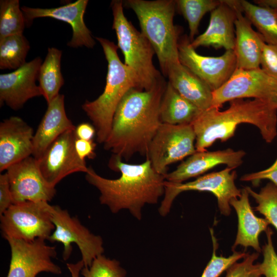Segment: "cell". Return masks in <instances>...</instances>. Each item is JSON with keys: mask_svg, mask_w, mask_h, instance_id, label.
<instances>
[{"mask_svg": "<svg viewBox=\"0 0 277 277\" xmlns=\"http://www.w3.org/2000/svg\"><path fill=\"white\" fill-rule=\"evenodd\" d=\"M167 82L162 76L149 90L130 89L116 108L104 148L129 161L138 153L146 156L162 122L161 102Z\"/></svg>", "mask_w": 277, "mask_h": 277, "instance_id": "obj_1", "label": "cell"}, {"mask_svg": "<svg viewBox=\"0 0 277 277\" xmlns=\"http://www.w3.org/2000/svg\"><path fill=\"white\" fill-rule=\"evenodd\" d=\"M108 167L121 173L116 179L103 177L88 167L85 179L100 193L99 200L113 213L127 209L136 219H142V209L146 204H156L164 195L165 176L156 172L149 160L140 164H131L112 154Z\"/></svg>", "mask_w": 277, "mask_h": 277, "instance_id": "obj_2", "label": "cell"}, {"mask_svg": "<svg viewBox=\"0 0 277 277\" xmlns=\"http://www.w3.org/2000/svg\"><path fill=\"white\" fill-rule=\"evenodd\" d=\"M224 111L211 107L202 111L191 124L195 134L196 151H207L215 141L224 142L233 137L237 126L253 125L263 140L271 143L277 135V109L263 101L238 98L230 101Z\"/></svg>", "mask_w": 277, "mask_h": 277, "instance_id": "obj_3", "label": "cell"}, {"mask_svg": "<svg viewBox=\"0 0 277 277\" xmlns=\"http://www.w3.org/2000/svg\"><path fill=\"white\" fill-rule=\"evenodd\" d=\"M95 38L102 46L108 63L106 83L102 94L93 101H86L82 107L95 127L97 142L104 144L122 99L131 88L144 89L136 73L121 61L117 46L106 38Z\"/></svg>", "mask_w": 277, "mask_h": 277, "instance_id": "obj_4", "label": "cell"}, {"mask_svg": "<svg viewBox=\"0 0 277 277\" xmlns=\"http://www.w3.org/2000/svg\"><path fill=\"white\" fill-rule=\"evenodd\" d=\"M123 6L132 9L139 21L141 32L152 46L160 68L166 76L168 68L180 63L178 42L180 30L173 24L176 9L173 0H126Z\"/></svg>", "mask_w": 277, "mask_h": 277, "instance_id": "obj_5", "label": "cell"}, {"mask_svg": "<svg viewBox=\"0 0 277 277\" xmlns=\"http://www.w3.org/2000/svg\"><path fill=\"white\" fill-rule=\"evenodd\" d=\"M112 29L115 30L117 47L123 53L124 64L138 77L144 90H149L163 76L152 62L155 52L146 36L125 16L122 1L111 3Z\"/></svg>", "mask_w": 277, "mask_h": 277, "instance_id": "obj_6", "label": "cell"}, {"mask_svg": "<svg viewBox=\"0 0 277 277\" xmlns=\"http://www.w3.org/2000/svg\"><path fill=\"white\" fill-rule=\"evenodd\" d=\"M51 207L46 201L13 204L0 216L3 237L26 242L38 238L48 240L55 228Z\"/></svg>", "mask_w": 277, "mask_h": 277, "instance_id": "obj_7", "label": "cell"}, {"mask_svg": "<svg viewBox=\"0 0 277 277\" xmlns=\"http://www.w3.org/2000/svg\"><path fill=\"white\" fill-rule=\"evenodd\" d=\"M231 168L227 167L218 172L199 176L196 180L185 183L164 182V197L159 208L161 215L166 216L170 211L175 198L186 191H207L216 197L221 213L228 216L230 214V201L241 195V190L235 184L236 174Z\"/></svg>", "mask_w": 277, "mask_h": 277, "instance_id": "obj_8", "label": "cell"}, {"mask_svg": "<svg viewBox=\"0 0 277 277\" xmlns=\"http://www.w3.org/2000/svg\"><path fill=\"white\" fill-rule=\"evenodd\" d=\"M191 124L162 123L149 146L147 159L158 173L165 175L168 166L196 152Z\"/></svg>", "mask_w": 277, "mask_h": 277, "instance_id": "obj_9", "label": "cell"}, {"mask_svg": "<svg viewBox=\"0 0 277 277\" xmlns=\"http://www.w3.org/2000/svg\"><path fill=\"white\" fill-rule=\"evenodd\" d=\"M51 212L55 228L48 241L63 245V258L65 261L72 253L71 244H76L85 267H90L93 260L104 252L102 238L92 233L77 217L71 216L67 210L57 205H51Z\"/></svg>", "mask_w": 277, "mask_h": 277, "instance_id": "obj_10", "label": "cell"}, {"mask_svg": "<svg viewBox=\"0 0 277 277\" xmlns=\"http://www.w3.org/2000/svg\"><path fill=\"white\" fill-rule=\"evenodd\" d=\"M212 107L220 108L224 103L238 98H253L277 109V80L261 67L236 69L230 78L212 93Z\"/></svg>", "mask_w": 277, "mask_h": 277, "instance_id": "obj_11", "label": "cell"}, {"mask_svg": "<svg viewBox=\"0 0 277 277\" xmlns=\"http://www.w3.org/2000/svg\"><path fill=\"white\" fill-rule=\"evenodd\" d=\"M177 47L180 62L206 83L213 92L222 87L236 69L233 50H227L219 56L202 55L191 46L186 35L180 37Z\"/></svg>", "mask_w": 277, "mask_h": 277, "instance_id": "obj_12", "label": "cell"}, {"mask_svg": "<svg viewBox=\"0 0 277 277\" xmlns=\"http://www.w3.org/2000/svg\"><path fill=\"white\" fill-rule=\"evenodd\" d=\"M11 259L7 277H36L46 272L59 275L61 267L52 260L56 254V247L47 245L45 240L38 238L32 242L7 239Z\"/></svg>", "mask_w": 277, "mask_h": 277, "instance_id": "obj_13", "label": "cell"}, {"mask_svg": "<svg viewBox=\"0 0 277 277\" xmlns=\"http://www.w3.org/2000/svg\"><path fill=\"white\" fill-rule=\"evenodd\" d=\"M75 129L68 130L58 137L37 160L39 168L46 180L55 186L63 179L75 172L88 170L86 161L77 155Z\"/></svg>", "mask_w": 277, "mask_h": 277, "instance_id": "obj_14", "label": "cell"}, {"mask_svg": "<svg viewBox=\"0 0 277 277\" xmlns=\"http://www.w3.org/2000/svg\"><path fill=\"white\" fill-rule=\"evenodd\" d=\"M13 204L26 201L50 202L56 194L55 187L43 176L37 160L30 156L6 170Z\"/></svg>", "mask_w": 277, "mask_h": 277, "instance_id": "obj_15", "label": "cell"}, {"mask_svg": "<svg viewBox=\"0 0 277 277\" xmlns=\"http://www.w3.org/2000/svg\"><path fill=\"white\" fill-rule=\"evenodd\" d=\"M42 64L37 56L14 71L0 75V103L13 110L21 108L29 99L43 95L36 84Z\"/></svg>", "mask_w": 277, "mask_h": 277, "instance_id": "obj_16", "label": "cell"}, {"mask_svg": "<svg viewBox=\"0 0 277 277\" xmlns=\"http://www.w3.org/2000/svg\"><path fill=\"white\" fill-rule=\"evenodd\" d=\"M88 0H78L66 5L52 8H32L23 6L26 25L30 26L34 19L51 17L68 23L72 29V36L67 46L72 48L85 46L92 48L95 44L91 32L84 21Z\"/></svg>", "mask_w": 277, "mask_h": 277, "instance_id": "obj_17", "label": "cell"}, {"mask_svg": "<svg viewBox=\"0 0 277 277\" xmlns=\"http://www.w3.org/2000/svg\"><path fill=\"white\" fill-rule=\"evenodd\" d=\"M33 128L18 116L0 124V171L31 156L33 152Z\"/></svg>", "mask_w": 277, "mask_h": 277, "instance_id": "obj_18", "label": "cell"}, {"mask_svg": "<svg viewBox=\"0 0 277 277\" xmlns=\"http://www.w3.org/2000/svg\"><path fill=\"white\" fill-rule=\"evenodd\" d=\"M246 152L231 148L214 151H196L180 164L176 169L165 175V180L175 183L199 176L219 165L234 169L243 163Z\"/></svg>", "mask_w": 277, "mask_h": 277, "instance_id": "obj_19", "label": "cell"}, {"mask_svg": "<svg viewBox=\"0 0 277 277\" xmlns=\"http://www.w3.org/2000/svg\"><path fill=\"white\" fill-rule=\"evenodd\" d=\"M236 17L233 1H220L219 5L211 12L207 29L191 42V46L195 49L201 46H212L216 49L233 50Z\"/></svg>", "mask_w": 277, "mask_h": 277, "instance_id": "obj_20", "label": "cell"}, {"mask_svg": "<svg viewBox=\"0 0 277 277\" xmlns=\"http://www.w3.org/2000/svg\"><path fill=\"white\" fill-rule=\"evenodd\" d=\"M236 10L235 46L236 69L249 70L260 67L264 44L261 35L255 31L248 18L243 14L240 1H233Z\"/></svg>", "mask_w": 277, "mask_h": 277, "instance_id": "obj_21", "label": "cell"}, {"mask_svg": "<svg viewBox=\"0 0 277 277\" xmlns=\"http://www.w3.org/2000/svg\"><path fill=\"white\" fill-rule=\"evenodd\" d=\"M64 98L63 94H60L47 104L46 111L33 137L32 156L36 160L61 134L75 129L76 126L66 115Z\"/></svg>", "mask_w": 277, "mask_h": 277, "instance_id": "obj_22", "label": "cell"}, {"mask_svg": "<svg viewBox=\"0 0 277 277\" xmlns=\"http://www.w3.org/2000/svg\"><path fill=\"white\" fill-rule=\"evenodd\" d=\"M249 195L244 188L239 197L230 201L238 219V232L232 250L237 246L241 245L245 248L252 247L257 252H260L259 235L262 232H266L270 224L266 219L258 217L254 214L249 203Z\"/></svg>", "mask_w": 277, "mask_h": 277, "instance_id": "obj_23", "label": "cell"}, {"mask_svg": "<svg viewBox=\"0 0 277 277\" xmlns=\"http://www.w3.org/2000/svg\"><path fill=\"white\" fill-rule=\"evenodd\" d=\"M168 82L185 98L205 111L212 107L213 91L209 86L180 62L168 68Z\"/></svg>", "mask_w": 277, "mask_h": 277, "instance_id": "obj_24", "label": "cell"}, {"mask_svg": "<svg viewBox=\"0 0 277 277\" xmlns=\"http://www.w3.org/2000/svg\"><path fill=\"white\" fill-rule=\"evenodd\" d=\"M202 112L199 108L183 97L167 82L160 108L162 123L192 124Z\"/></svg>", "mask_w": 277, "mask_h": 277, "instance_id": "obj_25", "label": "cell"}, {"mask_svg": "<svg viewBox=\"0 0 277 277\" xmlns=\"http://www.w3.org/2000/svg\"><path fill=\"white\" fill-rule=\"evenodd\" d=\"M62 54V51L56 48H48L39 69V86L47 104L60 94V90L64 84L61 70Z\"/></svg>", "mask_w": 277, "mask_h": 277, "instance_id": "obj_26", "label": "cell"}, {"mask_svg": "<svg viewBox=\"0 0 277 277\" xmlns=\"http://www.w3.org/2000/svg\"><path fill=\"white\" fill-rule=\"evenodd\" d=\"M245 16L254 25L267 44L277 45V16L273 9L240 1Z\"/></svg>", "mask_w": 277, "mask_h": 277, "instance_id": "obj_27", "label": "cell"}, {"mask_svg": "<svg viewBox=\"0 0 277 277\" xmlns=\"http://www.w3.org/2000/svg\"><path fill=\"white\" fill-rule=\"evenodd\" d=\"M30 48L23 34L0 39V69L16 70L23 66Z\"/></svg>", "mask_w": 277, "mask_h": 277, "instance_id": "obj_28", "label": "cell"}, {"mask_svg": "<svg viewBox=\"0 0 277 277\" xmlns=\"http://www.w3.org/2000/svg\"><path fill=\"white\" fill-rule=\"evenodd\" d=\"M176 8L188 22L189 38L191 42L198 33V27L203 17L211 12L220 4L216 0H176Z\"/></svg>", "mask_w": 277, "mask_h": 277, "instance_id": "obj_29", "label": "cell"}, {"mask_svg": "<svg viewBox=\"0 0 277 277\" xmlns=\"http://www.w3.org/2000/svg\"><path fill=\"white\" fill-rule=\"evenodd\" d=\"M26 22L18 0L0 1V39L23 34Z\"/></svg>", "mask_w": 277, "mask_h": 277, "instance_id": "obj_30", "label": "cell"}, {"mask_svg": "<svg viewBox=\"0 0 277 277\" xmlns=\"http://www.w3.org/2000/svg\"><path fill=\"white\" fill-rule=\"evenodd\" d=\"M245 188L258 204L255 210L263 214L277 230V186L269 182L259 193L249 187Z\"/></svg>", "mask_w": 277, "mask_h": 277, "instance_id": "obj_31", "label": "cell"}, {"mask_svg": "<svg viewBox=\"0 0 277 277\" xmlns=\"http://www.w3.org/2000/svg\"><path fill=\"white\" fill-rule=\"evenodd\" d=\"M83 277H126V271L118 261L103 254L96 257L90 267H84L81 272Z\"/></svg>", "mask_w": 277, "mask_h": 277, "instance_id": "obj_32", "label": "cell"}, {"mask_svg": "<svg viewBox=\"0 0 277 277\" xmlns=\"http://www.w3.org/2000/svg\"><path fill=\"white\" fill-rule=\"evenodd\" d=\"M213 251L210 261L209 262L203 271L201 277H219L224 271H226L231 265L242 258H244L246 253L234 251L233 253L228 257L217 256L216 249L217 243L211 230Z\"/></svg>", "mask_w": 277, "mask_h": 277, "instance_id": "obj_33", "label": "cell"}, {"mask_svg": "<svg viewBox=\"0 0 277 277\" xmlns=\"http://www.w3.org/2000/svg\"><path fill=\"white\" fill-rule=\"evenodd\" d=\"M259 256V252L247 253L242 262L234 263L226 270V277H261L259 263H254Z\"/></svg>", "mask_w": 277, "mask_h": 277, "instance_id": "obj_34", "label": "cell"}, {"mask_svg": "<svg viewBox=\"0 0 277 277\" xmlns=\"http://www.w3.org/2000/svg\"><path fill=\"white\" fill-rule=\"evenodd\" d=\"M267 243L263 247V261L259 263L262 275L265 277H277V254L274 249L272 235L273 232L269 227L266 231Z\"/></svg>", "mask_w": 277, "mask_h": 277, "instance_id": "obj_35", "label": "cell"}, {"mask_svg": "<svg viewBox=\"0 0 277 277\" xmlns=\"http://www.w3.org/2000/svg\"><path fill=\"white\" fill-rule=\"evenodd\" d=\"M260 66L266 73L277 80V45L264 44Z\"/></svg>", "mask_w": 277, "mask_h": 277, "instance_id": "obj_36", "label": "cell"}, {"mask_svg": "<svg viewBox=\"0 0 277 277\" xmlns=\"http://www.w3.org/2000/svg\"><path fill=\"white\" fill-rule=\"evenodd\" d=\"M262 180H269L277 186V158L268 168L255 172L246 174L240 178L242 181H250L253 185L258 184Z\"/></svg>", "mask_w": 277, "mask_h": 277, "instance_id": "obj_37", "label": "cell"}, {"mask_svg": "<svg viewBox=\"0 0 277 277\" xmlns=\"http://www.w3.org/2000/svg\"><path fill=\"white\" fill-rule=\"evenodd\" d=\"M13 204L8 175H0V216Z\"/></svg>", "mask_w": 277, "mask_h": 277, "instance_id": "obj_38", "label": "cell"}, {"mask_svg": "<svg viewBox=\"0 0 277 277\" xmlns=\"http://www.w3.org/2000/svg\"><path fill=\"white\" fill-rule=\"evenodd\" d=\"M96 145L93 140H84L76 138L75 141L76 153L78 156L84 161L86 157L93 159L96 156L94 152Z\"/></svg>", "mask_w": 277, "mask_h": 277, "instance_id": "obj_39", "label": "cell"}, {"mask_svg": "<svg viewBox=\"0 0 277 277\" xmlns=\"http://www.w3.org/2000/svg\"><path fill=\"white\" fill-rule=\"evenodd\" d=\"M75 133L78 138L92 140L96 134V130L93 125L89 123H83L75 127Z\"/></svg>", "mask_w": 277, "mask_h": 277, "instance_id": "obj_40", "label": "cell"}, {"mask_svg": "<svg viewBox=\"0 0 277 277\" xmlns=\"http://www.w3.org/2000/svg\"><path fill=\"white\" fill-rule=\"evenodd\" d=\"M84 266V262L82 260L76 263L67 264V267L71 273V277H80L81 270Z\"/></svg>", "mask_w": 277, "mask_h": 277, "instance_id": "obj_41", "label": "cell"}, {"mask_svg": "<svg viewBox=\"0 0 277 277\" xmlns=\"http://www.w3.org/2000/svg\"><path fill=\"white\" fill-rule=\"evenodd\" d=\"M273 10L274 13H275V14H276V16H277V7L275 8H274V9H273Z\"/></svg>", "mask_w": 277, "mask_h": 277, "instance_id": "obj_42", "label": "cell"}]
</instances>
